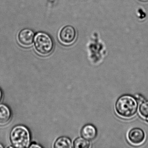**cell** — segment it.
<instances>
[{"label": "cell", "mask_w": 148, "mask_h": 148, "mask_svg": "<svg viewBox=\"0 0 148 148\" xmlns=\"http://www.w3.org/2000/svg\"><path fill=\"white\" fill-rule=\"evenodd\" d=\"M76 31L75 28L71 25L63 27L60 32V40L63 44L69 45L74 42L76 38Z\"/></svg>", "instance_id": "4"}, {"label": "cell", "mask_w": 148, "mask_h": 148, "mask_svg": "<svg viewBox=\"0 0 148 148\" xmlns=\"http://www.w3.org/2000/svg\"><path fill=\"white\" fill-rule=\"evenodd\" d=\"M30 148H41V146H40V145H39L37 144L33 143L30 146H29Z\"/></svg>", "instance_id": "12"}, {"label": "cell", "mask_w": 148, "mask_h": 148, "mask_svg": "<svg viewBox=\"0 0 148 148\" xmlns=\"http://www.w3.org/2000/svg\"><path fill=\"white\" fill-rule=\"evenodd\" d=\"M56 148H71L72 147L71 141L66 137H61L57 139L54 144Z\"/></svg>", "instance_id": "9"}, {"label": "cell", "mask_w": 148, "mask_h": 148, "mask_svg": "<svg viewBox=\"0 0 148 148\" xmlns=\"http://www.w3.org/2000/svg\"><path fill=\"white\" fill-rule=\"evenodd\" d=\"M2 97H3L2 92L1 89H0V102H1V100H2Z\"/></svg>", "instance_id": "13"}, {"label": "cell", "mask_w": 148, "mask_h": 148, "mask_svg": "<svg viewBox=\"0 0 148 148\" xmlns=\"http://www.w3.org/2000/svg\"><path fill=\"white\" fill-rule=\"evenodd\" d=\"M10 140L14 147L25 148L29 147L31 136L28 129L19 125L13 128L10 133Z\"/></svg>", "instance_id": "2"}, {"label": "cell", "mask_w": 148, "mask_h": 148, "mask_svg": "<svg viewBox=\"0 0 148 148\" xmlns=\"http://www.w3.org/2000/svg\"><path fill=\"white\" fill-rule=\"evenodd\" d=\"M11 118L12 113L9 108L5 105H0V126L7 124Z\"/></svg>", "instance_id": "8"}, {"label": "cell", "mask_w": 148, "mask_h": 148, "mask_svg": "<svg viewBox=\"0 0 148 148\" xmlns=\"http://www.w3.org/2000/svg\"><path fill=\"white\" fill-rule=\"evenodd\" d=\"M34 47L38 53L43 56L48 55L53 49V42L49 35L39 33L34 38Z\"/></svg>", "instance_id": "3"}, {"label": "cell", "mask_w": 148, "mask_h": 148, "mask_svg": "<svg viewBox=\"0 0 148 148\" xmlns=\"http://www.w3.org/2000/svg\"><path fill=\"white\" fill-rule=\"evenodd\" d=\"M3 146H2V145L1 144H0V148H3Z\"/></svg>", "instance_id": "14"}, {"label": "cell", "mask_w": 148, "mask_h": 148, "mask_svg": "<svg viewBox=\"0 0 148 148\" xmlns=\"http://www.w3.org/2000/svg\"><path fill=\"white\" fill-rule=\"evenodd\" d=\"M89 140L84 138L79 137L77 138L74 142V147L76 148H88L90 147Z\"/></svg>", "instance_id": "10"}, {"label": "cell", "mask_w": 148, "mask_h": 148, "mask_svg": "<svg viewBox=\"0 0 148 148\" xmlns=\"http://www.w3.org/2000/svg\"><path fill=\"white\" fill-rule=\"evenodd\" d=\"M81 133L84 138L89 141H91L96 138L97 134V131L94 125L91 124H87L82 128Z\"/></svg>", "instance_id": "7"}, {"label": "cell", "mask_w": 148, "mask_h": 148, "mask_svg": "<svg viewBox=\"0 0 148 148\" xmlns=\"http://www.w3.org/2000/svg\"><path fill=\"white\" fill-rule=\"evenodd\" d=\"M139 112L142 117L148 120V101H144L141 103Z\"/></svg>", "instance_id": "11"}, {"label": "cell", "mask_w": 148, "mask_h": 148, "mask_svg": "<svg viewBox=\"0 0 148 148\" xmlns=\"http://www.w3.org/2000/svg\"><path fill=\"white\" fill-rule=\"evenodd\" d=\"M144 132L139 128H134L131 130L128 134L130 142L134 145H139L143 143L145 139Z\"/></svg>", "instance_id": "5"}, {"label": "cell", "mask_w": 148, "mask_h": 148, "mask_svg": "<svg viewBox=\"0 0 148 148\" xmlns=\"http://www.w3.org/2000/svg\"><path fill=\"white\" fill-rule=\"evenodd\" d=\"M34 38V33L29 29H24L20 31L18 35V40L21 45L23 46L32 45Z\"/></svg>", "instance_id": "6"}, {"label": "cell", "mask_w": 148, "mask_h": 148, "mask_svg": "<svg viewBox=\"0 0 148 148\" xmlns=\"http://www.w3.org/2000/svg\"><path fill=\"white\" fill-rule=\"evenodd\" d=\"M138 103L133 96L128 94L123 95L117 100L115 109L118 115L124 118L134 116L138 110Z\"/></svg>", "instance_id": "1"}]
</instances>
